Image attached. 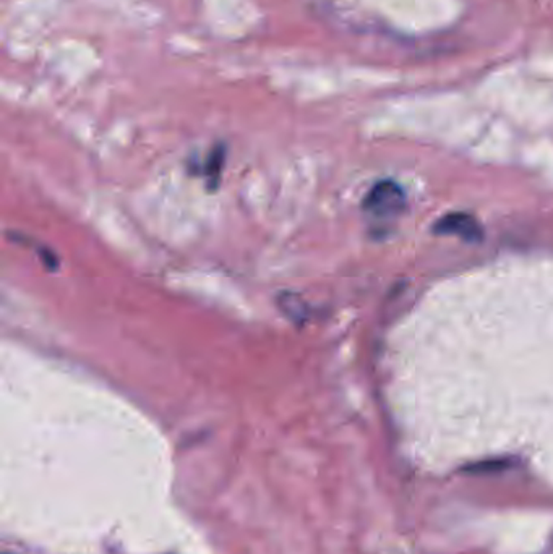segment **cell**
<instances>
[{"instance_id": "obj_1", "label": "cell", "mask_w": 553, "mask_h": 554, "mask_svg": "<svg viewBox=\"0 0 553 554\" xmlns=\"http://www.w3.org/2000/svg\"><path fill=\"white\" fill-rule=\"evenodd\" d=\"M404 193L393 182H382L375 185L364 201V208L368 214L375 217H393L404 208Z\"/></svg>"}, {"instance_id": "obj_2", "label": "cell", "mask_w": 553, "mask_h": 554, "mask_svg": "<svg viewBox=\"0 0 553 554\" xmlns=\"http://www.w3.org/2000/svg\"><path fill=\"white\" fill-rule=\"evenodd\" d=\"M437 225L441 232L458 233L464 239H476L479 232L476 221L466 214H451V216L443 217Z\"/></svg>"}]
</instances>
